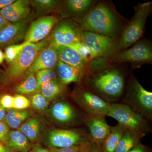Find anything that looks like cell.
<instances>
[{"mask_svg": "<svg viewBox=\"0 0 152 152\" xmlns=\"http://www.w3.org/2000/svg\"><path fill=\"white\" fill-rule=\"evenodd\" d=\"M152 6L151 2L139 3L136 6L134 16L125 27L119 39L116 41V53L128 49L141 38Z\"/></svg>", "mask_w": 152, "mask_h": 152, "instance_id": "cell-2", "label": "cell"}, {"mask_svg": "<svg viewBox=\"0 0 152 152\" xmlns=\"http://www.w3.org/2000/svg\"><path fill=\"white\" fill-rule=\"evenodd\" d=\"M59 1L55 0H35L30 2L31 5L40 12L53 10L58 6Z\"/></svg>", "mask_w": 152, "mask_h": 152, "instance_id": "cell-30", "label": "cell"}, {"mask_svg": "<svg viewBox=\"0 0 152 152\" xmlns=\"http://www.w3.org/2000/svg\"><path fill=\"white\" fill-rule=\"evenodd\" d=\"M29 100L31 105L34 109L41 111L45 110L49 104L48 100L39 93L31 96Z\"/></svg>", "mask_w": 152, "mask_h": 152, "instance_id": "cell-31", "label": "cell"}, {"mask_svg": "<svg viewBox=\"0 0 152 152\" xmlns=\"http://www.w3.org/2000/svg\"><path fill=\"white\" fill-rule=\"evenodd\" d=\"M10 129L5 123L0 121V143L4 144L9 138Z\"/></svg>", "mask_w": 152, "mask_h": 152, "instance_id": "cell-35", "label": "cell"}, {"mask_svg": "<svg viewBox=\"0 0 152 152\" xmlns=\"http://www.w3.org/2000/svg\"><path fill=\"white\" fill-rule=\"evenodd\" d=\"M10 23H11L8 21L0 15V31Z\"/></svg>", "mask_w": 152, "mask_h": 152, "instance_id": "cell-40", "label": "cell"}, {"mask_svg": "<svg viewBox=\"0 0 152 152\" xmlns=\"http://www.w3.org/2000/svg\"><path fill=\"white\" fill-rule=\"evenodd\" d=\"M91 85L104 96L110 99H115L122 94L124 79L118 70L112 69L94 76Z\"/></svg>", "mask_w": 152, "mask_h": 152, "instance_id": "cell-5", "label": "cell"}, {"mask_svg": "<svg viewBox=\"0 0 152 152\" xmlns=\"http://www.w3.org/2000/svg\"><path fill=\"white\" fill-rule=\"evenodd\" d=\"M74 96L75 101L88 115L105 116L108 113L111 104L86 89H78Z\"/></svg>", "mask_w": 152, "mask_h": 152, "instance_id": "cell-11", "label": "cell"}, {"mask_svg": "<svg viewBox=\"0 0 152 152\" xmlns=\"http://www.w3.org/2000/svg\"><path fill=\"white\" fill-rule=\"evenodd\" d=\"M110 58L115 62L131 63L133 67L152 64V46L147 41L140 40L130 48L118 52Z\"/></svg>", "mask_w": 152, "mask_h": 152, "instance_id": "cell-7", "label": "cell"}, {"mask_svg": "<svg viewBox=\"0 0 152 152\" xmlns=\"http://www.w3.org/2000/svg\"><path fill=\"white\" fill-rule=\"evenodd\" d=\"M58 61L56 48L49 45L40 52L31 65L23 75L27 76L30 74H35L42 70L54 68Z\"/></svg>", "mask_w": 152, "mask_h": 152, "instance_id": "cell-14", "label": "cell"}, {"mask_svg": "<svg viewBox=\"0 0 152 152\" xmlns=\"http://www.w3.org/2000/svg\"><path fill=\"white\" fill-rule=\"evenodd\" d=\"M29 152H50V150L45 148L41 146L40 145H34L31 146V148Z\"/></svg>", "mask_w": 152, "mask_h": 152, "instance_id": "cell-39", "label": "cell"}, {"mask_svg": "<svg viewBox=\"0 0 152 152\" xmlns=\"http://www.w3.org/2000/svg\"></svg>", "mask_w": 152, "mask_h": 152, "instance_id": "cell-45", "label": "cell"}, {"mask_svg": "<svg viewBox=\"0 0 152 152\" xmlns=\"http://www.w3.org/2000/svg\"><path fill=\"white\" fill-rule=\"evenodd\" d=\"M4 60V53L1 49H0V65L3 62Z\"/></svg>", "mask_w": 152, "mask_h": 152, "instance_id": "cell-44", "label": "cell"}, {"mask_svg": "<svg viewBox=\"0 0 152 152\" xmlns=\"http://www.w3.org/2000/svg\"><path fill=\"white\" fill-rule=\"evenodd\" d=\"M50 39H45L36 43H29L24 47L18 56L8 68L7 73L11 79L19 77L27 70L40 52L48 46Z\"/></svg>", "mask_w": 152, "mask_h": 152, "instance_id": "cell-6", "label": "cell"}, {"mask_svg": "<svg viewBox=\"0 0 152 152\" xmlns=\"http://www.w3.org/2000/svg\"><path fill=\"white\" fill-rule=\"evenodd\" d=\"M75 20L82 31L97 33L115 41L124 28L113 6L107 2L96 1L85 15Z\"/></svg>", "mask_w": 152, "mask_h": 152, "instance_id": "cell-1", "label": "cell"}, {"mask_svg": "<svg viewBox=\"0 0 152 152\" xmlns=\"http://www.w3.org/2000/svg\"><path fill=\"white\" fill-rule=\"evenodd\" d=\"M81 42L89 49L94 58L111 57L116 50V41L102 35L83 31Z\"/></svg>", "mask_w": 152, "mask_h": 152, "instance_id": "cell-9", "label": "cell"}, {"mask_svg": "<svg viewBox=\"0 0 152 152\" xmlns=\"http://www.w3.org/2000/svg\"><path fill=\"white\" fill-rule=\"evenodd\" d=\"M107 116L118 121L126 130L145 136L151 131L145 118L132 110L125 104H110Z\"/></svg>", "mask_w": 152, "mask_h": 152, "instance_id": "cell-3", "label": "cell"}, {"mask_svg": "<svg viewBox=\"0 0 152 152\" xmlns=\"http://www.w3.org/2000/svg\"><path fill=\"white\" fill-rule=\"evenodd\" d=\"M84 120L89 130L91 140L102 145L112 128L106 122L105 116L88 115Z\"/></svg>", "mask_w": 152, "mask_h": 152, "instance_id": "cell-15", "label": "cell"}, {"mask_svg": "<svg viewBox=\"0 0 152 152\" xmlns=\"http://www.w3.org/2000/svg\"><path fill=\"white\" fill-rule=\"evenodd\" d=\"M58 22L56 17L53 16L42 17L33 22L25 36V42L36 43L43 40Z\"/></svg>", "mask_w": 152, "mask_h": 152, "instance_id": "cell-12", "label": "cell"}, {"mask_svg": "<svg viewBox=\"0 0 152 152\" xmlns=\"http://www.w3.org/2000/svg\"><path fill=\"white\" fill-rule=\"evenodd\" d=\"M85 144L63 148H50V152H80Z\"/></svg>", "mask_w": 152, "mask_h": 152, "instance_id": "cell-37", "label": "cell"}, {"mask_svg": "<svg viewBox=\"0 0 152 152\" xmlns=\"http://www.w3.org/2000/svg\"><path fill=\"white\" fill-rule=\"evenodd\" d=\"M96 2L94 0H68L61 12V16L64 18H80L88 12Z\"/></svg>", "mask_w": 152, "mask_h": 152, "instance_id": "cell-18", "label": "cell"}, {"mask_svg": "<svg viewBox=\"0 0 152 152\" xmlns=\"http://www.w3.org/2000/svg\"><path fill=\"white\" fill-rule=\"evenodd\" d=\"M36 74L38 90L39 87L43 84L50 81L56 80L58 78L56 71L55 70L54 68L42 70L39 71Z\"/></svg>", "mask_w": 152, "mask_h": 152, "instance_id": "cell-29", "label": "cell"}, {"mask_svg": "<svg viewBox=\"0 0 152 152\" xmlns=\"http://www.w3.org/2000/svg\"><path fill=\"white\" fill-rule=\"evenodd\" d=\"M128 152H149L146 147L141 143L133 148Z\"/></svg>", "mask_w": 152, "mask_h": 152, "instance_id": "cell-38", "label": "cell"}, {"mask_svg": "<svg viewBox=\"0 0 152 152\" xmlns=\"http://www.w3.org/2000/svg\"><path fill=\"white\" fill-rule=\"evenodd\" d=\"M28 20L26 18L11 23L0 31V47L15 45L24 39L28 29Z\"/></svg>", "mask_w": 152, "mask_h": 152, "instance_id": "cell-13", "label": "cell"}, {"mask_svg": "<svg viewBox=\"0 0 152 152\" xmlns=\"http://www.w3.org/2000/svg\"><path fill=\"white\" fill-rule=\"evenodd\" d=\"M57 75L58 81L64 85L80 82L86 71L65 64L58 60L57 64Z\"/></svg>", "mask_w": 152, "mask_h": 152, "instance_id": "cell-19", "label": "cell"}, {"mask_svg": "<svg viewBox=\"0 0 152 152\" xmlns=\"http://www.w3.org/2000/svg\"><path fill=\"white\" fill-rule=\"evenodd\" d=\"M0 152H10L4 144L0 143Z\"/></svg>", "mask_w": 152, "mask_h": 152, "instance_id": "cell-43", "label": "cell"}, {"mask_svg": "<svg viewBox=\"0 0 152 152\" xmlns=\"http://www.w3.org/2000/svg\"><path fill=\"white\" fill-rule=\"evenodd\" d=\"M80 152H103L102 145L90 140L85 144Z\"/></svg>", "mask_w": 152, "mask_h": 152, "instance_id": "cell-34", "label": "cell"}, {"mask_svg": "<svg viewBox=\"0 0 152 152\" xmlns=\"http://www.w3.org/2000/svg\"><path fill=\"white\" fill-rule=\"evenodd\" d=\"M4 145L10 152H28L32 146L27 138L18 130L10 131L8 140Z\"/></svg>", "mask_w": 152, "mask_h": 152, "instance_id": "cell-21", "label": "cell"}, {"mask_svg": "<svg viewBox=\"0 0 152 152\" xmlns=\"http://www.w3.org/2000/svg\"><path fill=\"white\" fill-rule=\"evenodd\" d=\"M82 31L75 21L69 19L58 21L53 31L49 45L57 48L68 46L81 42Z\"/></svg>", "mask_w": 152, "mask_h": 152, "instance_id": "cell-8", "label": "cell"}, {"mask_svg": "<svg viewBox=\"0 0 152 152\" xmlns=\"http://www.w3.org/2000/svg\"><path fill=\"white\" fill-rule=\"evenodd\" d=\"M65 85L58 81H50L41 85L38 91L48 100L55 99L61 95L64 91Z\"/></svg>", "mask_w": 152, "mask_h": 152, "instance_id": "cell-26", "label": "cell"}, {"mask_svg": "<svg viewBox=\"0 0 152 152\" xmlns=\"http://www.w3.org/2000/svg\"><path fill=\"white\" fill-rule=\"evenodd\" d=\"M31 115L28 110H18L11 109L6 113L4 122L9 128L19 129Z\"/></svg>", "mask_w": 152, "mask_h": 152, "instance_id": "cell-25", "label": "cell"}, {"mask_svg": "<svg viewBox=\"0 0 152 152\" xmlns=\"http://www.w3.org/2000/svg\"><path fill=\"white\" fill-rule=\"evenodd\" d=\"M126 130L119 124L112 127L110 132L102 144L103 152H114L120 139Z\"/></svg>", "mask_w": 152, "mask_h": 152, "instance_id": "cell-23", "label": "cell"}, {"mask_svg": "<svg viewBox=\"0 0 152 152\" xmlns=\"http://www.w3.org/2000/svg\"><path fill=\"white\" fill-rule=\"evenodd\" d=\"M15 92L20 95L29 94L38 91V86L35 74H31L21 82L15 88Z\"/></svg>", "mask_w": 152, "mask_h": 152, "instance_id": "cell-27", "label": "cell"}, {"mask_svg": "<svg viewBox=\"0 0 152 152\" xmlns=\"http://www.w3.org/2000/svg\"><path fill=\"white\" fill-rule=\"evenodd\" d=\"M91 140L87 133L73 130L55 129L50 132L48 142L50 148H63L84 144Z\"/></svg>", "mask_w": 152, "mask_h": 152, "instance_id": "cell-10", "label": "cell"}, {"mask_svg": "<svg viewBox=\"0 0 152 152\" xmlns=\"http://www.w3.org/2000/svg\"><path fill=\"white\" fill-rule=\"evenodd\" d=\"M27 42H24L21 44H17L7 46L5 50L4 60L9 65L12 64L18 56L22 50L28 44Z\"/></svg>", "mask_w": 152, "mask_h": 152, "instance_id": "cell-28", "label": "cell"}, {"mask_svg": "<svg viewBox=\"0 0 152 152\" xmlns=\"http://www.w3.org/2000/svg\"><path fill=\"white\" fill-rule=\"evenodd\" d=\"M1 105L7 109L14 108V96L9 95H4L0 100Z\"/></svg>", "mask_w": 152, "mask_h": 152, "instance_id": "cell-36", "label": "cell"}, {"mask_svg": "<svg viewBox=\"0 0 152 152\" xmlns=\"http://www.w3.org/2000/svg\"><path fill=\"white\" fill-rule=\"evenodd\" d=\"M6 113V109L0 105V121L4 122L5 118Z\"/></svg>", "mask_w": 152, "mask_h": 152, "instance_id": "cell-42", "label": "cell"}, {"mask_svg": "<svg viewBox=\"0 0 152 152\" xmlns=\"http://www.w3.org/2000/svg\"><path fill=\"white\" fill-rule=\"evenodd\" d=\"M124 103L137 113L151 119L152 93L145 89L134 77L128 86Z\"/></svg>", "mask_w": 152, "mask_h": 152, "instance_id": "cell-4", "label": "cell"}, {"mask_svg": "<svg viewBox=\"0 0 152 152\" xmlns=\"http://www.w3.org/2000/svg\"><path fill=\"white\" fill-rule=\"evenodd\" d=\"M31 105L29 100L22 95L17 94L14 96V109L25 110Z\"/></svg>", "mask_w": 152, "mask_h": 152, "instance_id": "cell-33", "label": "cell"}, {"mask_svg": "<svg viewBox=\"0 0 152 152\" xmlns=\"http://www.w3.org/2000/svg\"><path fill=\"white\" fill-rule=\"evenodd\" d=\"M145 136L135 132L126 130L120 139L114 152H128L140 143Z\"/></svg>", "mask_w": 152, "mask_h": 152, "instance_id": "cell-22", "label": "cell"}, {"mask_svg": "<svg viewBox=\"0 0 152 152\" xmlns=\"http://www.w3.org/2000/svg\"><path fill=\"white\" fill-rule=\"evenodd\" d=\"M14 0H0V9H2L6 6L13 3Z\"/></svg>", "mask_w": 152, "mask_h": 152, "instance_id": "cell-41", "label": "cell"}, {"mask_svg": "<svg viewBox=\"0 0 152 152\" xmlns=\"http://www.w3.org/2000/svg\"><path fill=\"white\" fill-rule=\"evenodd\" d=\"M30 2L18 0L0 10V15L10 23H15L26 18L31 12Z\"/></svg>", "mask_w": 152, "mask_h": 152, "instance_id": "cell-17", "label": "cell"}, {"mask_svg": "<svg viewBox=\"0 0 152 152\" xmlns=\"http://www.w3.org/2000/svg\"><path fill=\"white\" fill-rule=\"evenodd\" d=\"M50 112L53 118L57 122L62 124H73L79 119L73 107L64 100L55 102L51 107Z\"/></svg>", "mask_w": 152, "mask_h": 152, "instance_id": "cell-16", "label": "cell"}, {"mask_svg": "<svg viewBox=\"0 0 152 152\" xmlns=\"http://www.w3.org/2000/svg\"><path fill=\"white\" fill-rule=\"evenodd\" d=\"M39 120L36 118H30L23 123L18 129L29 141L35 142L40 134L41 124Z\"/></svg>", "mask_w": 152, "mask_h": 152, "instance_id": "cell-24", "label": "cell"}, {"mask_svg": "<svg viewBox=\"0 0 152 152\" xmlns=\"http://www.w3.org/2000/svg\"><path fill=\"white\" fill-rule=\"evenodd\" d=\"M67 47L75 50L84 60L87 62H89L91 60L94 59L89 49L82 42L76 43Z\"/></svg>", "mask_w": 152, "mask_h": 152, "instance_id": "cell-32", "label": "cell"}, {"mask_svg": "<svg viewBox=\"0 0 152 152\" xmlns=\"http://www.w3.org/2000/svg\"><path fill=\"white\" fill-rule=\"evenodd\" d=\"M56 48L59 60L72 66L83 70L86 72L87 66L90 61H85L75 50L69 47L59 46Z\"/></svg>", "mask_w": 152, "mask_h": 152, "instance_id": "cell-20", "label": "cell"}]
</instances>
